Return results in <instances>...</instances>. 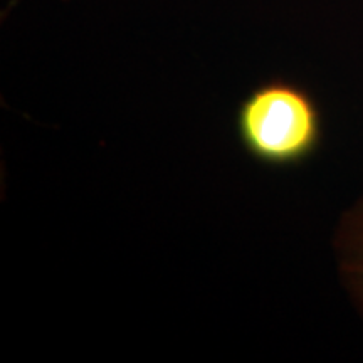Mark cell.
Returning a JSON list of instances; mask_svg holds the SVG:
<instances>
[{"label": "cell", "instance_id": "6da1fadb", "mask_svg": "<svg viewBox=\"0 0 363 363\" xmlns=\"http://www.w3.org/2000/svg\"><path fill=\"white\" fill-rule=\"evenodd\" d=\"M235 131L252 160L288 169L316 155L323 142V115L306 88L272 78L252 88L239 103Z\"/></svg>", "mask_w": 363, "mask_h": 363}, {"label": "cell", "instance_id": "7a4b0ae2", "mask_svg": "<svg viewBox=\"0 0 363 363\" xmlns=\"http://www.w3.org/2000/svg\"><path fill=\"white\" fill-rule=\"evenodd\" d=\"M335 247L343 283L363 315V201L343 216Z\"/></svg>", "mask_w": 363, "mask_h": 363}]
</instances>
